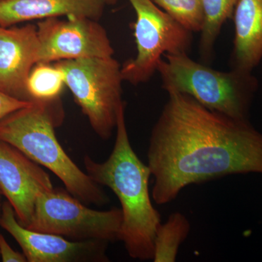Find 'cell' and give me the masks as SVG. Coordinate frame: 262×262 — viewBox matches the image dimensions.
<instances>
[{
	"mask_svg": "<svg viewBox=\"0 0 262 262\" xmlns=\"http://www.w3.org/2000/svg\"><path fill=\"white\" fill-rule=\"evenodd\" d=\"M149 138L151 198L171 203L184 188L235 174H262V134L236 120L168 92Z\"/></svg>",
	"mask_w": 262,
	"mask_h": 262,
	"instance_id": "6da1fadb",
	"label": "cell"
},
{
	"mask_svg": "<svg viewBox=\"0 0 262 262\" xmlns=\"http://www.w3.org/2000/svg\"><path fill=\"white\" fill-rule=\"evenodd\" d=\"M125 104L117 116L116 139L113 151L103 163L84 158L86 173L95 183L111 189L121 205L120 241L134 259L154 257L155 239L161 225L159 211L153 206L149 182L151 170L133 149L125 117Z\"/></svg>",
	"mask_w": 262,
	"mask_h": 262,
	"instance_id": "7a4b0ae2",
	"label": "cell"
},
{
	"mask_svg": "<svg viewBox=\"0 0 262 262\" xmlns=\"http://www.w3.org/2000/svg\"><path fill=\"white\" fill-rule=\"evenodd\" d=\"M63 120L59 98L32 101L0 120V140L53 172L67 190L84 204H107L110 200L106 193L74 163L58 142L55 128Z\"/></svg>",
	"mask_w": 262,
	"mask_h": 262,
	"instance_id": "3957f363",
	"label": "cell"
},
{
	"mask_svg": "<svg viewBox=\"0 0 262 262\" xmlns=\"http://www.w3.org/2000/svg\"><path fill=\"white\" fill-rule=\"evenodd\" d=\"M163 56L157 72L167 93L188 95L209 110L249 121V110L257 88L251 72L213 70L194 61L187 53Z\"/></svg>",
	"mask_w": 262,
	"mask_h": 262,
	"instance_id": "277c9868",
	"label": "cell"
},
{
	"mask_svg": "<svg viewBox=\"0 0 262 262\" xmlns=\"http://www.w3.org/2000/svg\"><path fill=\"white\" fill-rule=\"evenodd\" d=\"M63 71L66 86L89 119L95 133L108 140L116 129L122 100L121 65L113 57L54 62Z\"/></svg>",
	"mask_w": 262,
	"mask_h": 262,
	"instance_id": "5b68a950",
	"label": "cell"
},
{
	"mask_svg": "<svg viewBox=\"0 0 262 262\" xmlns=\"http://www.w3.org/2000/svg\"><path fill=\"white\" fill-rule=\"evenodd\" d=\"M122 222L120 208L91 209L68 191L53 188L37 198L32 222L27 229L76 241L110 243L120 241Z\"/></svg>",
	"mask_w": 262,
	"mask_h": 262,
	"instance_id": "8992f818",
	"label": "cell"
},
{
	"mask_svg": "<svg viewBox=\"0 0 262 262\" xmlns=\"http://www.w3.org/2000/svg\"><path fill=\"white\" fill-rule=\"evenodd\" d=\"M135 10L134 37L137 53L121 66L124 81L144 83L157 72L165 54L187 53L192 44V34L152 0H127Z\"/></svg>",
	"mask_w": 262,
	"mask_h": 262,
	"instance_id": "52a82bcc",
	"label": "cell"
},
{
	"mask_svg": "<svg viewBox=\"0 0 262 262\" xmlns=\"http://www.w3.org/2000/svg\"><path fill=\"white\" fill-rule=\"evenodd\" d=\"M66 18H47L38 22L37 63L113 56V45L98 20L74 15Z\"/></svg>",
	"mask_w": 262,
	"mask_h": 262,
	"instance_id": "ba28073f",
	"label": "cell"
},
{
	"mask_svg": "<svg viewBox=\"0 0 262 262\" xmlns=\"http://www.w3.org/2000/svg\"><path fill=\"white\" fill-rule=\"evenodd\" d=\"M0 226L20 245L29 262H106L108 243L101 241H70L57 234L23 227L8 201L2 207Z\"/></svg>",
	"mask_w": 262,
	"mask_h": 262,
	"instance_id": "9c48e42d",
	"label": "cell"
},
{
	"mask_svg": "<svg viewBox=\"0 0 262 262\" xmlns=\"http://www.w3.org/2000/svg\"><path fill=\"white\" fill-rule=\"evenodd\" d=\"M53 189L49 174L39 164L0 140V190L13 206L20 225L29 227L37 198Z\"/></svg>",
	"mask_w": 262,
	"mask_h": 262,
	"instance_id": "30bf717a",
	"label": "cell"
},
{
	"mask_svg": "<svg viewBox=\"0 0 262 262\" xmlns=\"http://www.w3.org/2000/svg\"><path fill=\"white\" fill-rule=\"evenodd\" d=\"M39 42L37 26H0V91L30 101L27 82L38 62Z\"/></svg>",
	"mask_w": 262,
	"mask_h": 262,
	"instance_id": "8fae6325",
	"label": "cell"
},
{
	"mask_svg": "<svg viewBox=\"0 0 262 262\" xmlns=\"http://www.w3.org/2000/svg\"><path fill=\"white\" fill-rule=\"evenodd\" d=\"M105 5L103 0H0V26L71 15L98 20Z\"/></svg>",
	"mask_w": 262,
	"mask_h": 262,
	"instance_id": "7c38bea8",
	"label": "cell"
},
{
	"mask_svg": "<svg viewBox=\"0 0 262 262\" xmlns=\"http://www.w3.org/2000/svg\"><path fill=\"white\" fill-rule=\"evenodd\" d=\"M233 18V69L251 72L262 58V0H238Z\"/></svg>",
	"mask_w": 262,
	"mask_h": 262,
	"instance_id": "4fadbf2b",
	"label": "cell"
},
{
	"mask_svg": "<svg viewBox=\"0 0 262 262\" xmlns=\"http://www.w3.org/2000/svg\"><path fill=\"white\" fill-rule=\"evenodd\" d=\"M191 225L185 215L173 212L160 225L155 239V262L177 261L179 248L190 232Z\"/></svg>",
	"mask_w": 262,
	"mask_h": 262,
	"instance_id": "5bb4252c",
	"label": "cell"
},
{
	"mask_svg": "<svg viewBox=\"0 0 262 262\" xmlns=\"http://www.w3.org/2000/svg\"><path fill=\"white\" fill-rule=\"evenodd\" d=\"M66 86L65 76L55 63H36L29 74L27 91L31 101H51L59 98Z\"/></svg>",
	"mask_w": 262,
	"mask_h": 262,
	"instance_id": "9a60e30c",
	"label": "cell"
},
{
	"mask_svg": "<svg viewBox=\"0 0 262 262\" xmlns=\"http://www.w3.org/2000/svg\"><path fill=\"white\" fill-rule=\"evenodd\" d=\"M238 0H203L204 23L201 30L200 51L202 56L209 58L222 26L233 16Z\"/></svg>",
	"mask_w": 262,
	"mask_h": 262,
	"instance_id": "2e32d148",
	"label": "cell"
},
{
	"mask_svg": "<svg viewBox=\"0 0 262 262\" xmlns=\"http://www.w3.org/2000/svg\"><path fill=\"white\" fill-rule=\"evenodd\" d=\"M191 32H201L204 23L203 0H152Z\"/></svg>",
	"mask_w": 262,
	"mask_h": 262,
	"instance_id": "e0dca14e",
	"label": "cell"
},
{
	"mask_svg": "<svg viewBox=\"0 0 262 262\" xmlns=\"http://www.w3.org/2000/svg\"><path fill=\"white\" fill-rule=\"evenodd\" d=\"M32 101H22L8 96L0 91V120L10 113L26 107L30 104Z\"/></svg>",
	"mask_w": 262,
	"mask_h": 262,
	"instance_id": "ac0fdd59",
	"label": "cell"
},
{
	"mask_svg": "<svg viewBox=\"0 0 262 262\" xmlns=\"http://www.w3.org/2000/svg\"><path fill=\"white\" fill-rule=\"evenodd\" d=\"M0 256L3 262H26L25 255L12 249L6 239L0 234Z\"/></svg>",
	"mask_w": 262,
	"mask_h": 262,
	"instance_id": "d6986e66",
	"label": "cell"
},
{
	"mask_svg": "<svg viewBox=\"0 0 262 262\" xmlns=\"http://www.w3.org/2000/svg\"><path fill=\"white\" fill-rule=\"evenodd\" d=\"M106 5H115L118 2V0H103Z\"/></svg>",
	"mask_w": 262,
	"mask_h": 262,
	"instance_id": "ffe728a7",
	"label": "cell"
},
{
	"mask_svg": "<svg viewBox=\"0 0 262 262\" xmlns=\"http://www.w3.org/2000/svg\"><path fill=\"white\" fill-rule=\"evenodd\" d=\"M2 194H3V193H2L1 190H0V199H1Z\"/></svg>",
	"mask_w": 262,
	"mask_h": 262,
	"instance_id": "44dd1931",
	"label": "cell"
},
{
	"mask_svg": "<svg viewBox=\"0 0 262 262\" xmlns=\"http://www.w3.org/2000/svg\"><path fill=\"white\" fill-rule=\"evenodd\" d=\"M0 208H1V205H0Z\"/></svg>",
	"mask_w": 262,
	"mask_h": 262,
	"instance_id": "7402d4cb",
	"label": "cell"
}]
</instances>
